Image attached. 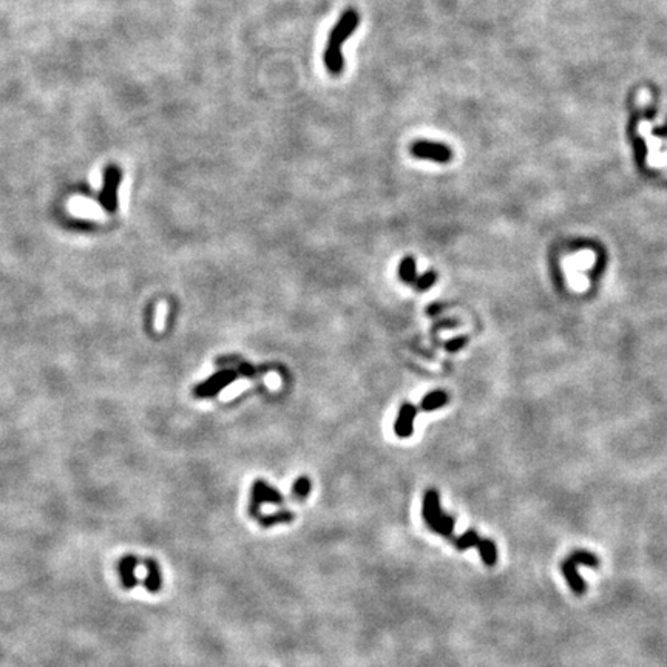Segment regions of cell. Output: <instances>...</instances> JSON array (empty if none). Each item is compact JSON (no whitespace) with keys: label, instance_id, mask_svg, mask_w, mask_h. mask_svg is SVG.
<instances>
[{"label":"cell","instance_id":"cell-1","mask_svg":"<svg viewBox=\"0 0 667 667\" xmlns=\"http://www.w3.org/2000/svg\"><path fill=\"white\" fill-rule=\"evenodd\" d=\"M360 15L354 8H348L343 11L340 19L337 20L334 28L329 33V39L326 44L325 55H323V62H325L326 70L332 76H340L345 70V57H343V45H345L349 37H351L355 30L359 28Z\"/></svg>","mask_w":667,"mask_h":667},{"label":"cell","instance_id":"cell-2","mask_svg":"<svg viewBox=\"0 0 667 667\" xmlns=\"http://www.w3.org/2000/svg\"><path fill=\"white\" fill-rule=\"evenodd\" d=\"M422 516L425 521L427 527L436 535H441L443 537L450 539L454 531V517L447 513H443L441 507V497L439 491L431 488L423 496V507Z\"/></svg>","mask_w":667,"mask_h":667},{"label":"cell","instance_id":"cell-3","mask_svg":"<svg viewBox=\"0 0 667 667\" xmlns=\"http://www.w3.org/2000/svg\"><path fill=\"white\" fill-rule=\"evenodd\" d=\"M274 504V505H283L285 504V497L280 493L277 488H274L269 485L266 481L257 479L252 485V493H251V502H249V515L252 517L258 519L261 516V505L263 504Z\"/></svg>","mask_w":667,"mask_h":667},{"label":"cell","instance_id":"cell-4","mask_svg":"<svg viewBox=\"0 0 667 667\" xmlns=\"http://www.w3.org/2000/svg\"><path fill=\"white\" fill-rule=\"evenodd\" d=\"M411 154L417 159H427L433 161L437 164H447L453 158V152L451 148L445 144L436 143V141H416V143L411 145L409 148Z\"/></svg>","mask_w":667,"mask_h":667},{"label":"cell","instance_id":"cell-5","mask_svg":"<svg viewBox=\"0 0 667 667\" xmlns=\"http://www.w3.org/2000/svg\"><path fill=\"white\" fill-rule=\"evenodd\" d=\"M238 373L233 369H222L218 371L217 374H213L211 379H207L204 383L195 389V394L198 397H213L217 395L221 389H224L226 386L231 385L233 380H237Z\"/></svg>","mask_w":667,"mask_h":667},{"label":"cell","instance_id":"cell-6","mask_svg":"<svg viewBox=\"0 0 667 667\" xmlns=\"http://www.w3.org/2000/svg\"><path fill=\"white\" fill-rule=\"evenodd\" d=\"M121 179V172L118 167H109L104 175V190L100 193V201L107 208H114L116 206V190Z\"/></svg>","mask_w":667,"mask_h":667},{"label":"cell","instance_id":"cell-7","mask_svg":"<svg viewBox=\"0 0 667 667\" xmlns=\"http://www.w3.org/2000/svg\"><path fill=\"white\" fill-rule=\"evenodd\" d=\"M416 414H417V408L413 405V403H403L399 411V416H397V420L394 423L395 434L402 437V439H407V437L413 436Z\"/></svg>","mask_w":667,"mask_h":667},{"label":"cell","instance_id":"cell-8","mask_svg":"<svg viewBox=\"0 0 667 667\" xmlns=\"http://www.w3.org/2000/svg\"><path fill=\"white\" fill-rule=\"evenodd\" d=\"M561 571H562V575H564V578H565V581H567V584L570 585V589L573 590L575 595H576V596L584 595L585 589H587V585H585L582 576L578 573L576 564H575V561H573V559H571L570 556L562 562Z\"/></svg>","mask_w":667,"mask_h":667},{"label":"cell","instance_id":"cell-9","mask_svg":"<svg viewBox=\"0 0 667 667\" xmlns=\"http://www.w3.org/2000/svg\"><path fill=\"white\" fill-rule=\"evenodd\" d=\"M294 519H295V515L292 513V511L281 510V511H277V513H272V515H261L257 519V521L263 528H271V527H275V525H278V524H291Z\"/></svg>","mask_w":667,"mask_h":667},{"label":"cell","instance_id":"cell-10","mask_svg":"<svg viewBox=\"0 0 667 667\" xmlns=\"http://www.w3.org/2000/svg\"><path fill=\"white\" fill-rule=\"evenodd\" d=\"M482 541V537L479 536V533L474 528H468L465 533H462L459 537H456L453 539V545L454 547L459 550V551H465V550H468V549H473V547H479V544Z\"/></svg>","mask_w":667,"mask_h":667},{"label":"cell","instance_id":"cell-11","mask_svg":"<svg viewBox=\"0 0 667 667\" xmlns=\"http://www.w3.org/2000/svg\"><path fill=\"white\" fill-rule=\"evenodd\" d=\"M477 550H479V553H481L482 562L487 565V567H493V565H496V562H497V547H496V544L491 541V539L482 537V541L479 544V547H477Z\"/></svg>","mask_w":667,"mask_h":667},{"label":"cell","instance_id":"cell-12","mask_svg":"<svg viewBox=\"0 0 667 667\" xmlns=\"http://www.w3.org/2000/svg\"><path fill=\"white\" fill-rule=\"evenodd\" d=\"M448 402V395L443 391H433V393L427 394L422 400V409L423 411H436L441 407H443L445 403Z\"/></svg>","mask_w":667,"mask_h":667},{"label":"cell","instance_id":"cell-13","mask_svg":"<svg viewBox=\"0 0 667 667\" xmlns=\"http://www.w3.org/2000/svg\"><path fill=\"white\" fill-rule=\"evenodd\" d=\"M311 490H312L311 479L306 476H301L299 479H295L292 485V497L296 501H305L309 496V493H311Z\"/></svg>","mask_w":667,"mask_h":667},{"label":"cell","instance_id":"cell-14","mask_svg":"<svg viewBox=\"0 0 667 667\" xmlns=\"http://www.w3.org/2000/svg\"><path fill=\"white\" fill-rule=\"evenodd\" d=\"M399 277L403 283H407V285H411V283H414L417 278H416V261L413 257H405L402 260L400 263V266H399Z\"/></svg>","mask_w":667,"mask_h":667},{"label":"cell","instance_id":"cell-15","mask_svg":"<svg viewBox=\"0 0 667 667\" xmlns=\"http://www.w3.org/2000/svg\"><path fill=\"white\" fill-rule=\"evenodd\" d=\"M436 280H437V274L434 271H428L416 280V289L417 291H427V289L433 287Z\"/></svg>","mask_w":667,"mask_h":667},{"label":"cell","instance_id":"cell-16","mask_svg":"<svg viewBox=\"0 0 667 667\" xmlns=\"http://www.w3.org/2000/svg\"><path fill=\"white\" fill-rule=\"evenodd\" d=\"M463 343H465V339H463V337H459V339H454V340L448 341L447 349L451 353H454V351H457V349H461L463 346Z\"/></svg>","mask_w":667,"mask_h":667},{"label":"cell","instance_id":"cell-17","mask_svg":"<svg viewBox=\"0 0 667 667\" xmlns=\"http://www.w3.org/2000/svg\"><path fill=\"white\" fill-rule=\"evenodd\" d=\"M240 371H241V374H242V375H249V377H252V375L255 374V369H254V366L247 365V363H241Z\"/></svg>","mask_w":667,"mask_h":667}]
</instances>
